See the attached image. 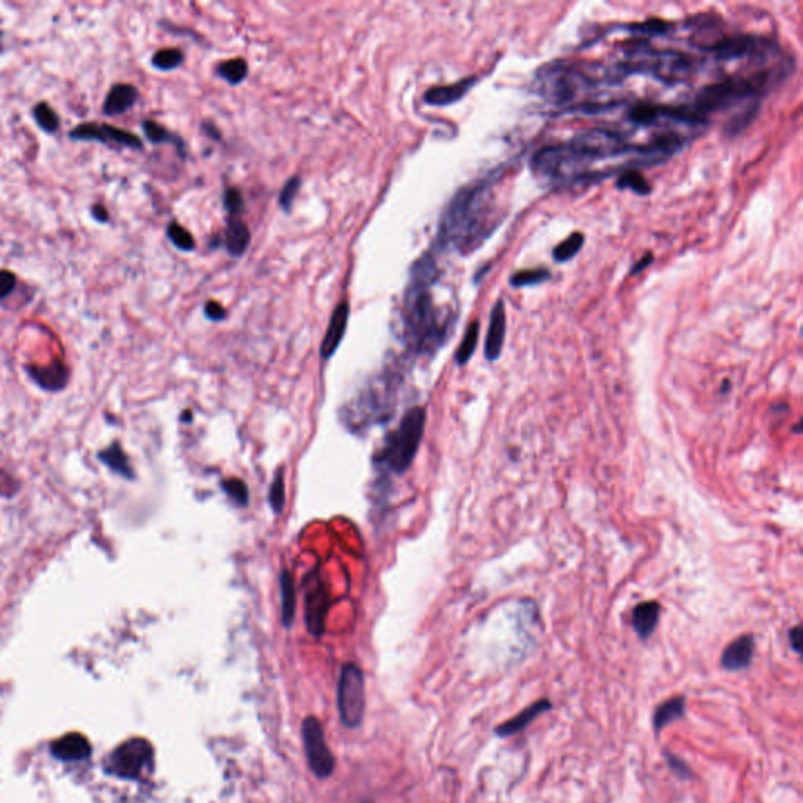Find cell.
<instances>
[{
  "instance_id": "cell-1",
  "label": "cell",
  "mask_w": 803,
  "mask_h": 803,
  "mask_svg": "<svg viewBox=\"0 0 803 803\" xmlns=\"http://www.w3.org/2000/svg\"><path fill=\"white\" fill-rule=\"evenodd\" d=\"M496 179L491 174L458 190L440 222L438 248L471 253L493 234L502 220V214L493 201Z\"/></svg>"
},
{
  "instance_id": "cell-2",
  "label": "cell",
  "mask_w": 803,
  "mask_h": 803,
  "mask_svg": "<svg viewBox=\"0 0 803 803\" xmlns=\"http://www.w3.org/2000/svg\"><path fill=\"white\" fill-rule=\"evenodd\" d=\"M433 284L411 278L404 302L405 342L416 355H432L446 342L450 320L441 319L430 287Z\"/></svg>"
},
{
  "instance_id": "cell-3",
  "label": "cell",
  "mask_w": 803,
  "mask_h": 803,
  "mask_svg": "<svg viewBox=\"0 0 803 803\" xmlns=\"http://www.w3.org/2000/svg\"><path fill=\"white\" fill-rule=\"evenodd\" d=\"M697 68V60L689 54L640 45L627 50L623 60L610 69L617 82L630 74H647L671 85L688 80Z\"/></svg>"
},
{
  "instance_id": "cell-4",
  "label": "cell",
  "mask_w": 803,
  "mask_h": 803,
  "mask_svg": "<svg viewBox=\"0 0 803 803\" xmlns=\"http://www.w3.org/2000/svg\"><path fill=\"white\" fill-rule=\"evenodd\" d=\"M778 71L768 69L751 76H729L719 82L703 86L690 107L705 120L706 115L728 110L742 102H758V96L769 89L778 79Z\"/></svg>"
},
{
  "instance_id": "cell-5",
  "label": "cell",
  "mask_w": 803,
  "mask_h": 803,
  "mask_svg": "<svg viewBox=\"0 0 803 803\" xmlns=\"http://www.w3.org/2000/svg\"><path fill=\"white\" fill-rule=\"evenodd\" d=\"M600 84H609L608 72H590V68L571 62H554L538 71L540 94L551 104L566 106L578 102Z\"/></svg>"
},
{
  "instance_id": "cell-6",
  "label": "cell",
  "mask_w": 803,
  "mask_h": 803,
  "mask_svg": "<svg viewBox=\"0 0 803 803\" xmlns=\"http://www.w3.org/2000/svg\"><path fill=\"white\" fill-rule=\"evenodd\" d=\"M426 422L427 411L422 406H413L411 410L404 414L397 430L386 441L382 455L378 457L386 469L394 474H404L408 471L419 450Z\"/></svg>"
},
{
  "instance_id": "cell-7",
  "label": "cell",
  "mask_w": 803,
  "mask_h": 803,
  "mask_svg": "<svg viewBox=\"0 0 803 803\" xmlns=\"http://www.w3.org/2000/svg\"><path fill=\"white\" fill-rule=\"evenodd\" d=\"M338 710L342 725L360 728L366 711V688L364 675L356 664L348 662L341 670L338 684Z\"/></svg>"
},
{
  "instance_id": "cell-8",
  "label": "cell",
  "mask_w": 803,
  "mask_h": 803,
  "mask_svg": "<svg viewBox=\"0 0 803 803\" xmlns=\"http://www.w3.org/2000/svg\"><path fill=\"white\" fill-rule=\"evenodd\" d=\"M302 736L311 772L320 780L331 777L336 768V759L330 747H328L320 720L314 715L304 717L302 724Z\"/></svg>"
},
{
  "instance_id": "cell-9",
  "label": "cell",
  "mask_w": 803,
  "mask_h": 803,
  "mask_svg": "<svg viewBox=\"0 0 803 803\" xmlns=\"http://www.w3.org/2000/svg\"><path fill=\"white\" fill-rule=\"evenodd\" d=\"M154 750L149 741L135 737L116 747L108 761V772L121 778H138L152 764Z\"/></svg>"
},
{
  "instance_id": "cell-10",
  "label": "cell",
  "mask_w": 803,
  "mask_h": 803,
  "mask_svg": "<svg viewBox=\"0 0 803 803\" xmlns=\"http://www.w3.org/2000/svg\"><path fill=\"white\" fill-rule=\"evenodd\" d=\"M703 52L711 54L717 60H734L742 57H768L778 54V47L768 38H758L751 35L725 36V38L712 41L710 46L702 49Z\"/></svg>"
},
{
  "instance_id": "cell-11",
  "label": "cell",
  "mask_w": 803,
  "mask_h": 803,
  "mask_svg": "<svg viewBox=\"0 0 803 803\" xmlns=\"http://www.w3.org/2000/svg\"><path fill=\"white\" fill-rule=\"evenodd\" d=\"M304 623L311 636L322 637L330 610V595L319 571H312L304 578Z\"/></svg>"
},
{
  "instance_id": "cell-12",
  "label": "cell",
  "mask_w": 803,
  "mask_h": 803,
  "mask_svg": "<svg viewBox=\"0 0 803 803\" xmlns=\"http://www.w3.org/2000/svg\"><path fill=\"white\" fill-rule=\"evenodd\" d=\"M71 140L77 142H99L106 146H124V148L142 149L143 143L135 134L110 124L84 123L69 132Z\"/></svg>"
},
{
  "instance_id": "cell-13",
  "label": "cell",
  "mask_w": 803,
  "mask_h": 803,
  "mask_svg": "<svg viewBox=\"0 0 803 803\" xmlns=\"http://www.w3.org/2000/svg\"><path fill=\"white\" fill-rule=\"evenodd\" d=\"M506 331H507L506 303H503V300H498L493 306L490 326H488L486 341H485V358L488 361H496L501 356L503 339H506Z\"/></svg>"
},
{
  "instance_id": "cell-14",
  "label": "cell",
  "mask_w": 803,
  "mask_h": 803,
  "mask_svg": "<svg viewBox=\"0 0 803 803\" xmlns=\"http://www.w3.org/2000/svg\"><path fill=\"white\" fill-rule=\"evenodd\" d=\"M348 316H350V306L347 302H342L336 306V309L330 319V325H328V330L322 341V346H320V355H322L324 360H330V358L336 353V350L339 348L347 330Z\"/></svg>"
},
{
  "instance_id": "cell-15",
  "label": "cell",
  "mask_w": 803,
  "mask_h": 803,
  "mask_svg": "<svg viewBox=\"0 0 803 803\" xmlns=\"http://www.w3.org/2000/svg\"><path fill=\"white\" fill-rule=\"evenodd\" d=\"M753 653L755 637L747 634V636L737 637L731 644L727 645L724 653H722L720 664L728 671H739L750 666L751 661H753Z\"/></svg>"
},
{
  "instance_id": "cell-16",
  "label": "cell",
  "mask_w": 803,
  "mask_h": 803,
  "mask_svg": "<svg viewBox=\"0 0 803 803\" xmlns=\"http://www.w3.org/2000/svg\"><path fill=\"white\" fill-rule=\"evenodd\" d=\"M552 710V703L549 700H538L534 705H530L529 707H525L524 711H521L518 715H515L513 719H510L507 722H503V724L498 725L494 728V733L496 736L499 737H510L513 734L521 733L523 729L528 728L532 722L535 719H538L540 715L551 711Z\"/></svg>"
},
{
  "instance_id": "cell-17",
  "label": "cell",
  "mask_w": 803,
  "mask_h": 803,
  "mask_svg": "<svg viewBox=\"0 0 803 803\" xmlns=\"http://www.w3.org/2000/svg\"><path fill=\"white\" fill-rule=\"evenodd\" d=\"M476 84H477V77H466L450 85L433 86V89H430L424 94V101L428 106H436V107L450 106L454 104V102L465 98V94L468 93Z\"/></svg>"
},
{
  "instance_id": "cell-18",
  "label": "cell",
  "mask_w": 803,
  "mask_h": 803,
  "mask_svg": "<svg viewBox=\"0 0 803 803\" xmlns=\"http://www.w3.org/2000/svg\"><path fill=\"white\" fill-rule=\"evenodd\" d=\"M50 750H52V755L62 761H80V759L90 756L91 746L84 734L68 733L57 739Z\"/></svg>"
},
{
  "instance_id": "cell-19",
  "label": "cell",
  "mask_w": 803,
  "mask_h": 803,
  "mask_svg": "<svg viewBox=\"0 0 803 803\" xmlns=\"http://www.w3.org/2000/svg\"><path fill=\"white\" fill-rule=\"evenodd\" d=\"M138 101V90L130 84H116L108 91L102 112L106 116H118L129 112Z\"/></svg>"
},
{
  "instance_id": "cell-20",
  "label": "cell",
  "mask_w": 803,
  "mask_h": 803,
  "mask_svg": "<svg viewBox=\"0 0 803 803\" xmlns=\"http://www.w3.org/2000/svg\"><path fill=\"white\" fill-rule=\"evenodd\" d=\"M661 604L658 601H645L637 604L632 610V627L642 640L651 637L659 623Z\"/></svg>"
},
{
  "instance_id": "cell-21",
  "label": "cell",
  "mask_w": 803,
  "mask_h": 803,
  "mask_svg": "<svg viewBox=\"0 0 803 803\" xmlns=\"http://www.w3.org/2000/svg\"><path fill=\"white\" fill-rule=\"evenodd\" d=\"M28 374L41 388L50 391L62 389L69 377V372L62 361H55L47 368H28Z\"/></svg>"
},
{
  "instance_id": "cell-22",
  "label": "cell",
  "mask_w": 803,
  "mask_h": 803,
  "mask_svg": "<svg viewBox=\"0 0 803 803\" xmlns=\"http://www.w3.org/2000/svg\"><path fill=\"white\" fill-rule=\"evenodd\" d=\"M280 593H281V623L284 627H289L294 625L295 618V583L292 574L287 569H283L280 573Z\"/></svg>"
},
{
  "instance_id": "cell-23",
  "label": "cell",
  "mask_w": 803,
  "mask_h": 803,
  "mask_svg": "<svg viewBox=\"0 0 803 803\" xmlns=\"http://www.w3.org/2000/svg\"><path fill=\"white\" fill-rule=\"evenodd\" d=\"M685 714V698L684 697H673L667 700V702L661 703L653 714V728L654 733L659 734L664 728L670 725L671 722L680 720Z\"/></svg>"
},
{
  "instance_id": "cell-24",
  "label": "cell",
  "mask_w": 803,
  "mask_h": 803,
  "mask_svg": "<svg viewBox=\"0 0 803 803\" xmlns=\"http://www.w3.org/2000/svg\"><path fill=\"white\" fill-rule=\"evenodd\" d=\"M251 234L248 226L240 220H231L224 232V246L231 256H242L250 245Z\"/></svg>"
},
{
  "instance_id": "cell-25",
  "label": "cell",
  "mask_w": 803,
  "mask_h": 803,
  "mask_svg": "<svg viewBox=\"0 0 803 803\" xmlns=\"http://www.w3.org/2000/svg\"><path fill=\"white\" fill-rule=\"evenodd\" d=\"M99 460L104 465H107L113 472L120 474V476L126 477V479H134L132 466H130L127 455L124 454V450L121 449L118 443H115V444H112L110 448L101 450L99 452Z\"/></svg>"
},
{
  "instance_id": "cell-26",
  "label": "cell",
  "mask_w": 803,
  "mask_h": 803,
  "mask_svg": "<svg viewBox=\"0 0 803 803\" xmlns=\"http://www.w3.org/2000/svg\"><path fill=\"white\" fill-rule=\"evenodd\" d=\"M479 330H480V325H479L477 320H474L472 324H469L468 330H466L462 344H460L457 353H455V361H457V364H460V366H463V364L468 363L471 360V356L474 355V352H476L477 341H479Z\"/></svg>"
},
{
  "instance_id": "cell-27",
  "label": "cell",
  "mask_w": 803,
  "mask_h": 803,
  "mask_svg": "<svg viewBox=\"0 0 803 803\" xmlns=\"http://www.w3.org/2000/svg\"><path fill=\"white\" fill-rule=\"evenodd\" d=\"M218 74L226 82L231 85H239L248 74V64L242 58H234V60L223 62L218 67Z\"/></svg>"
},
{
  "instance_id": "cell-28",
  "label": "cell",
  "mask_w": 803,
  "mask_h": 803,
  "mask_svg": "<svg viewBox=\"0 0 803 803\" xmlns=\"http://www.w3.org/2000/svg\"><path fill=\"white\" fill-rule=\"evenodd\" d=\"M583 240H586L583 239V234H581V232H574V234H571L568 239H565L564 242L554 248V259L557 262L571 261L576 254L581 251V248L583 246Z\"/></svg>"
},
{
  "instance_id": "cell-29",
  "label": "cell",
  "mask_w": 803,
  "mask_h": 803,
  "mask_svg": "<svg viewBox=\"0 0 803 803\" xmlns=\"http://www.w3.org/2000/svg\"><path fill=\"white\" fill-rule=\"evenodd\" d=\"M182 62H184V54L178 49H160L151 58L152 67L160 71L176 69L181 67Z\"/></svg>"
},
{
  "instance_id": "cell-30",
  "label": "cell",
  "mask_w": 803,
  "mask_h": 803,
  "mask_svg": "<svg viewBox=\"0 0 803 803\" xmlns=\"http://www.w3.org/2000/svg\"><path fill=\"white\" fill-rule=\"evenodd\" d=\"M268 502L275 515H280L286 503V484H284V471L278 469L273 476L272 486L268 491Z\"/></svg>"
},
{
  "instance_id": "cell-31",
  "label": "cell",
  "mask_w": 803,
  "mask_h": 803,
  "mask_svg": "<svg viewBox=\"0 0 803 803\" xmlns=\"http://www.w3.org/2000/svg\"><path fill=\"white\" fill-rule=\"evenodd\" d=\"M33 118L46 132H55L60 127V118H58L54 108L46 104V102H40V104L33 107Z\"/></svg>"
},
{
  "instance_id": "cell-32",
  "label": "cell",
  "mask_w": 803,
  "mask_h": 803,
  "mask_svg": "<svg viewBox=\"0 0 803 803\" xmlns=\"http://www.w3.org/2000/svg\"><path fill=\"white\" fill-rule=\"evenodd\" d=\"M551 278V273L546 268H534V270H523L512 276L510 284L513 287H528V286H537Z\"/></svg>"
},
{
  "instance_id": "cell-33",
  "label": "cell",
  "mask_w": 803,
  "mask_h": 803,
  "mask_svg": "<svg viewBox=\"0 0 803 803\" xmlns=\"http://www.w3.org/2000/svg\"><path fill=\"white\" fill-rule=\"evenodd\" d=\"M617 186H618V188H630L637 195H649V193H651V187H649L647 179L642 176L639 171L632 170V168H630V170H627L623 174V176H620Z\"/></svg>"
},
{
  "instance_id": "cell-34",
  "label": "cell",
  "mask_w": 803,
  "mask_h": 803,
  "mask_svg": "<svg viewBox=\"0 0 803 803\" xmlns=\"http://www.w3.org/2000/svg\"><path fill=\"white\" fill-rule=\"evenodd\" d=\"M166 236H168V239L171 240V244L176 248H179V250H182V251H192L195 248L193 236L190 234V232L186 228H182V226L176 222L168 224Z\"/></svg>"
},
{
  "instance_id": "cell-35",
  "label": "cell",
  "mask_w": 803,
  "mask_h": 803,
  "mask_svg": "<svg viewBox=\"0 0 803 803\" xmlns=\"http://www.w3.org/2000/svg\"><path fill=\"white\" fill-rule=\"evenodd\" d=\"M222 488H223V491L237 503V506H240V507L248 506V501H250V491H248V486H246L244 480L226 479V480H223Z\"/></svg>"
},
{
  "instance_id": "cell-36",
  "label": "cell",
  "mask_w": 803,
  "mask_h": 803,
  "mask_svg": "<svg viewBox=\"0 0 803 803\" xmlns=\"http://www.w3.org/2000/svg\"><path fill=\"white\" fill-rule=\"evenodd\" d=\"M143 130H144V135L146 138L151 143H181L178 137H174L170 130H166L164 126H160L156 121L152 120H146L143 121Z\"/></svg>"
},
{
  "instance_id": "cell-37",
  "label": "cell",
  "mask_w": 803,
  "mask_h": 803,
  "mask_svg": "<svg viewBox=\"0 0 803 803\" xmlns=\"http://www.w3.org/2000/svg\"><path fill=\"white\" fill-rule=\"evenodd\" d=\"M625 30H630L631 33H636V35H645V36H658V35H664L667 33L671 25L664 23V21L659 19H651V21H647V23H640V24H630L623 27Z\"/></svg>"
},
{
  "instance_id": "cell-38",
  "label": "cell",
  "mask_w": 803,
  "mask_h": 803,
  "mask_svg": "<svg viewBox=\"0 0 803 803\" xmlns=\"http://www.w3.org/2000/svg\"><path fill=\"white\" fill-rule=\"evenodd\" d=\"M300 186H302V179L298 176H292L286 184H284L280 193V206L286 210V212H290L292 204H294V200L298 193V190H300Z\"/></svg>"
},
{
  "instance_id": "cell-39",
  "label": "cell",
  "mask_w": 803,
  "mask_h": 803,
  "mask_svg": "<svg viewBox=\"0 0 803 803\" xmlns=\"http://www.w3.org/2000/svg\"><path fill=\"white\" fill-rule=\"evenodd\" d=\"M664 758L667 759V764H668L670 770L673 772L678 778L689 780V778L692 777V772H690V769H689V765L685 764L684 761H681V759L678 758V756L671 755L668 750H664Z\"/></svg>"
},
{
  "instance_id": "cell-40",
  "label": "cell",
  "mask_w": 803,
  "mask_h": 803,
  "mask_svg": "<svg viewBox=\"0 0 803 803\" xmlns=\"http://www.w3.org/2000/svg\"><path fill=\"white\" fill-rule=\"evenodd\" d=\"M224 207L228 209V212L236 215L239 214L240 210L244 207V198H242V193L239 192L237 188H228L224 193Z\"/></svg>"
},
{
  "instance_id": "cell-41",
  "label": "cell",
  "mask_w": 803,
  "mask_h": 803,
  "mask_svg": "<svg viewBox=\"0 0 803 803\" xmlns=\"http://www.w3.org/2000/svg\"><path fill=\"white\" fill-rule=\"evenodd\" d=\"M16 283V275L8 272V270H0V300L13 294Z\"/></svg>"
},
{
  "instance_id": "cell-42",
  "label": "cell",
  "mask_w": 803,
  "mask_h": 803,
  "mask_svg": "<svg viewBox=\"0 0 803 803\" xmlns=\"http://www.w3.org/2000/svg\"><path fill=\"white\" fill-rule=\"evenodd\" d=\"M204 314H206V317L210 320H223L226 317V309L220 303L217 302H207L206 306H204Z\"/></svg>"
},
{
  "instance_id": "cell-43",
  "label": "cell",
  "mask_w": 803,
  "mask_h": 803,
  "mask_svg": "<svg viewBox=\"0 0 803 803\" xmlns=\"http://www.w3.org/2000/svg\"><path fill=\"white\" fill-rule=\"evenodd\" d=\"M790 644L795 653L802 651V627L795 626L790 631Z\"/></svg>"
},
{
  "instance_id": "cell-44",
  "label": "cell",
  "mask_w": 803,
  "mask_h": 803,
  "mask_svg": "<svg viewBox=\"0 0 803 803\" xmlns=\"http://www.w3.org/2000/svg\"><path fill=\"white\" fill-rule=\"evenodd\" d=\"M91 215L96 218L99 223H107L108 218H110V217H108L107 209L102 206V204H94V206L91 207Z\"/></svg>"
},
{
  "instance_id": "cell-45",
  "label": "cell",
  "mask_w": 803,
  "mask_h": 803,
  "mask_svg": "<svg viewBox=\"0 0 803 803\" xmlns=\"http://www.w3.org/2000/svg\"><path fill=\"white\" fill-rule=\"evenodd\" d=\"M651 262H653V254H649V253H648V254H645L644 259L639 261V262H637V264H636V266H634V268L631 270V275H636V273L642 272V270H645V268H647V267H648L649 264H651Z\"/></svg>"
},
{
  "instance_id": "cell-46",
  "label": "cell",
  "mask_w": 803,
  "mask_h": 803,
  "mask_svg": "<svg viewBox=\"0 0 803 803\" xmlns=\"http://www.w3.org/2000/svg\"><path fill=\"white\" fill-rule=\"evenodd\" d=\"M184 419H186V422H190V419H192V413L187 411V413L184 414Z\"/></svg>"
},
{
  "instance_id": "cell-47",
  "label": "cell",
  "mask_w": 803,
  "mask_h": 803,
  "mask_svg": "<svg viewBox=\"0 0 803 803\" xmlns=\"http://www.w3.org/2000/svg\"><path fill=\"white\" fill-rule=\"evenodd\" d=\"M364 803H370V802H364Z\"/></svg>"
}]
</instances>
